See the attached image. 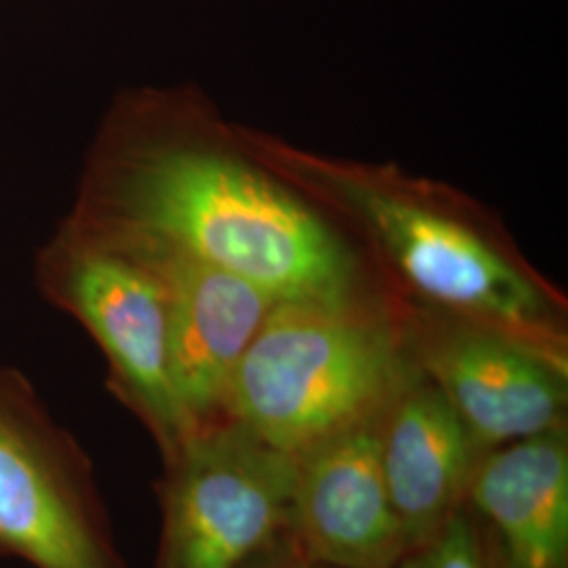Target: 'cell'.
<instances>
[{
    "label": "cell",
    "instance_id": "cell-1",
    "mask_svg": "<svg viewBox=\"0 0 568 568\" xmlns=\"http://www.w3.org/2000/svg\"><path fill=\"white\" fill-rule=\"evenodd\" d=\"M236 133L405 302L487 326L568 368L565 293L528 262L485 204L400 164L331 156L244 124Z\"/></svg>",
    "mask_w": 568,
    "mask_h": 568
},
{
    "label": "cell",
    "instance_id": "cell-2",
    "mask_svg": "<svg viewBox=\"0 0 568 568\" xmlns=\"http://www.w3.org/2000/svg\"><path fill=\"white\" fill-rule=\"evenodd\" d=\"M133 143L110 173L103 236L154 244L257 284L276 302L392 291L365 253L257 161L211 108Z\"/></svg>",
    "mask_w": 568,
    "mask_h": 568
},
{
    "label": "cell",
    "instance_id": "cell-3",
    "mask_svg": "<svg viewBox=\"0 0 568 568\" xmlns=\"http://www.w3.org/2000/svg\"><path fill=\"white\" fill-rule=\"evenodd\" d=\"M415 373L408 302L394 291L276 302L234 371L224 417L297 459L377 422Z\"/></svg>",
    "mask_w": 568,
    "mask_h": 568
},
{
    "label": "cell",
    "instance_id": "cell-4",
    "mask_svg": "<svg viewBox=\"0 0 568 568\" xmlns=\"http://www.w3.org/2000/svg\"><path fill=\"white\" fill-rule=\"evenodd\" d=\"M163 568H248L288 532L295 457L232 422L173 457Z\"/></svg>",
    "mask_w": 568,
    "mask_h": 568
},
{
    "label": "cell",
    "instance_id": "cell-5",
    "mask_svg": "<svg viewBox=\"0 0 568 568\" xmlns=\"http://www.w3.org/2000/svg\"><path fill=\"white\" fill-rule=\"evenodd\" d=\"M417 368L443 392L480 450L567 424L568 368L490 331L408 304Z\"/></svg>",
    "mask_w": 568,
    "mask_h": 568
},
{
    "label": "cell",
    "instance_id": "cell-6",
    "mask_svg": "<svg viewBox=\"0 0 568 568\" xmlns=\"http://www.w3.org/2000/svg\"><path fill=\"white\" fill-rule=\"evenodd\" d=\"M68 300L102 345L122 394L173 459L196 432L183 415L171 379L161 278L140 255L100 236L70 265Z\"/></svg>",
    "mask_w": 568,
    "mask_h": 568
},
{
    "label": "cell",
    "instance_id": "cell-7",
    "mask_svg": "<svg viewBox=\"0 0 568 568\" xmlns=\"http://www.w3.org/2000/svg\"><path fill=\"white\" fill-rule=\"evenodd\" d=\"M108 241L140 255L163 283L171 379L190 426L199 434L224 424L234 371L276 300L257 284L178 251Z\"/></svg>",
    "mask_w": 568,
    "mask_h": 568
},
{
    "label": "cell",
    "instance_id": "cell-8",
    "mask_svg": "<svg viewBox=\"0 0 568 568\" xmlns=\"http://www.w3.org/2000/svg\"><path fill=\"white\" fill-rule=\"evenodd\" d=\"M291 527L305 565L400 568L410 554L379 464L377 422L295 459Z\"/></svg>",
    "mask_w": 568,
    "mask_h": 568
},
{
    "label": "cell",
    "instance_id": "cell-9",
    "mask_svg": "<svg viewBox=\"0 0 568 568\" xmlns=\"http://www.w3.org/2000/svg\"><path fill=\"white\" fill-rule=\"evenodd\" d=\"M377 436L387 493L413 551L459 511L483 450L419 368L377 419Z\"/></svg>",
    "mask_w": 568,
    "mask_h": 568
},
{
    "label": "cell",
    "instance_id": "cell-10",
    "mask_svg": "<svg viewBox=\"0 0 568 568\" xmlns=\"http://www.w3.org/2000/svg\"><path fill=\"white\" fill-rule=\"evenodd\" d=\"M466 501L497 532L508 568H567V426L483 450Z\"/></svg>",
    "mask_w": 568,
    "mask_h": 568
},
{
    "label": "cell",
    "instance_id": "cell-11",
    "mask_svg": "<svg viewBox=\"0 0 568 568\" xmlns=\"http://www.w3.org/2000/svg\"><path fill=\"white\" fill-rule=\"evenodd\" d=\"M0 544L39 568H110L81 509L4 417H0Z\"/></svg>",
    "mask_w": 568,
    "mask_h": 568
},
{
    "label": "cell",
    "instance_id": "cell-12",
    "mask_svg": "<svg viewBox=\"0 0 568 568\" xmlns=\"http://www.w3.org/2000/svg\"><path fill=\"white\" fill-rule=\"evenodd\" d=\"M400 568H488L476 525L455 511L422 548L413 549Z\"/></svg>",
    "mask_w": 568,
    "mask_h": 568
},
{
    "label": "cell",
    "instance_id": "cell-13",
    "mask_svg": "<svg viewBox=\"0 0 568 568\" xmlns=\"http://www.w3.org/2000/svg\"><path fill=\"white\" fill-rule=\"evenodd\" d=\"M248 568H255V565H251V567H248Z\"/></svg>",
    "mask_w": 568,
    "mask_h": 568
},
{
    "label": "cell",
    "instance_id": "cell-14",
    "mask_svg": "<svg viewBox=\"0 0 568 568\" xmlns=\"http://www.w3.org/2000/svg\"><path fill=\"white\" fill-rule=\"evenodd\" d=\"M312 568H323V567H312Z\"/></svg>",
    "mask_w": 568,
    "mask_h": 568
}]
</instances>
